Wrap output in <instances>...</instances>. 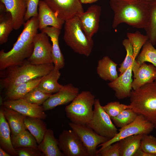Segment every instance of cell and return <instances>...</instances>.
I'll return each instance as SVG.
<instances>
[{
  "label": "cell",
  "mask_w": 156,
  "mask_h": 156,
  "mask_svg": "<svg viewBox=\"0 0 156 156\" xmlns=\"http://www.w3.org/2000/svg\"><path fill=\"white\" fill-rule=\"evenodd\" d=\"M22 31L12 48L5 52L0 51V70L21 64L29 58L34 49L33 40L38 33L39 22L37 17H33L23 25Z\"/></svg>",
  "instance_id": "cell-1"
},
{
  "label": "cell",
  "mask_w": 156,
  "mask_h": 156,
  "mask_svg": "<svg viewBox=\"0 0 156 156\" xmlns=\"http://www.w3.org/2000/svg\"><path fill=\"white\" fill-rule=\"evenodd\" d=\"M148 3L147 0H109L114 12L112 28L125 23L133 27L144 29L149 18Z\"/></svg>",
  "instance_id": "cell-2"
},
{
  "label": "cell",
  "mask_w": 156,
  "mask_h": 156,
  "mask_svg": "<svg viewBox=\"0 0 156 156\" xmlns=\"http://www.w3.org/2000/svg\"><path fill=\"white\" fill-rule=\"evenodd\" d=\"M53 63L36 65L27 60L20 64L8 67L4 70L0 80L1 88L8 91L21 84L44 76L54 68Z\"/></svg>",
  "instance_id": "cell-3"
},
{
  "label": "cell",
  "mask_w": 156,
  "mask_h": 156,
  "mask_svg": "<svg viewBox=\"0 0 156 156\" xmlns=\"http://www.w3.org/2000/svg\"><path fill=\"white\" fill-rule=\"evenodd\" d=\"M128 108L142 115L156 129V81L132 90Z\"/></svg>",
  "instance_id": "cell-4"
},
{
  "label": "cell",
  "mask_w": 156,
  "mask_h": 156,
  "mask_svg": "<svg viewBox=\"0 0 156 156\" xmlns=\"http://www.w3.org/2000/svg\"><path fill=\"white\" fill-rule=\"evenodd\" d=\"M64 39L66 44L75 52L88 56L94 44L82 30L79 18L75 16L65 22Z\"/></svg>",
  "instance_id": "cell-5"
},
{
  "label": "cell",
  "mask_w": 156,
  "mask_h": 156,
  "mask_svg": "<svg viewBox=\"0 0 156 156\" xmlns=\"http://www.w3.org/2000/svg\"><path fill=\"white\" fill-rule=\"evenodd\" d=\"M95 96L90 91H84L77 95L65 108L67 117L71 122L87 125L92 118Z\"/></svg>",
  "instance_id": "cell-6"
},
{
  "label": "cell",
  "mask_w": 156,
  "mask_h": 156,
  "mask_svg": "<svg viewBox=\"0 0 156 156\" xmlns=\"http://www.w3.org/2000/svg\"><path fill=\"white\" fill-rule=\"evenodd\" d=\"M92 117L87 124L95 132L109 139L118 133V129L103 109L98 99H95Z\"/></svg>",
  "instance_id": "cell-7"
},
{
  "label": "cell",
  "mask_w": 156,
  "mask_h": 156,
  "mask_svg": "<svg viewBox=\"0 0 156 156\" xmlns=\"http://www.w3.org/2000/svg\"><path fill=\"white\" fill-rule=\"evenodd\" d=\"M154 129L153 125L144 116L141 115H138L133 121L120 128L114 137L99 145L98 147H101L98 150H101L110 145L130 136L140 134H149Z\"/></svg>",
  "instance_id": "cell-8"
},
{
  "label": "cell",
  "mask_w": 156,
  "mask_h": 156,
  "mask_svg": "<svg viewBox=\"0 0 156 156\" xmlns=\"http://www.w3.org/2000/svg\"><path fill=\"white\" fill-rule=\"evenodd\" d=\"M68 125L81 139L89 156H96V148L99 146L109 140L98 134L86 125L78 124L72 122Z\"/></svg>",
  "instance_id": "cell-9"
},
{
  "label": "cell",
  "mask_w": 156,
  "mask_h": 156,
  "mask_svg": "<svg viewBox=\"0 0 156 156\" xmlns=\"http://www.w3.org/2000/svg\"><path fill=\"white\" fill-rule=\"evenodd\" d=\"M33 42V52L27 60L36 65L53 63L51 57L52 44L49 42L48 36L42 32L38 33L34 38Z\"/></svg>",
  "instance_id": "cell-10"
},
{
  "label": "cell",
  "mask_w": 156,
  "mask_h": 156,
  "mask_svg": "<svg viewBox=\"0 0 156 156\" xmlns=\"http://www.w3.org/2000/svg\"><path fill=\"white\" fill-rule=\"evenodd\" d=\"M59 147L65 156H89L81 139L72 129L64 130L58 140Z\"/></svg>",
  "instance_id": "cell-11"
},
{
  "label": "cell",
  "mask_w": 156,
  "mask_h": 156,
  "mask_svg": "<svg viewBox=\"0 0 156 156\" xmlns=\"http://www.w3.org/2000/svg\"><path fill=\"white\" fill-rule=\"evenodd\" d=\"M58 18L65 21L84 12L80 0H42Z\"/></svg>",
  "instance_id": "cell-12"
},
{
  "label": "cell",
  "mask_w": 156,
  "mask_h": 156,
  "mask_svg": "<svg viewBox=\"0 0 156 156\" xmlns=\"http://www.w3.org/2000/svg\"><path fill=\"white\" fill-rule=\"evenodd\" d=\"M101 11L100 6L92 5L86 12L77 16L82 30L90 40L92 39V37L99 29Z\"/></svg>",
  "instance_id": "cell-13"
},
{
  "label": "cell",
  "mask_w": 156,
  "mask_h": 156,
  "mask_svg": "<svg viewBox=\"0 0 156 156\" xmlns=\"http://www.w3.org/2000/svg\"><path fill=\"white\" fill-rule=\"evenodd\" d=\"M2 105L12 109L24 116L45 119L47 114L42 106L29 103L23 98L3 101Z\"/></svg>",
  "instance_id": "cell-14"
},
{
  "label": "cell",
  "mask_w": 156,
  "mask_h": 156,
  "mask_svg": "<svg viewBox=\"0 0 156 156\" xmlns=\"http://www.w3.org/2000/svg\"><path fill=\"white\" fill-rule=\"evenodd\" d=\"M79 90L78 88L71 83L63 86L59 91L52 94L43 103L44 110H51L71 102L79 94Z\"/></svg>",
  "instance_id": "cell-15"
},
{
  "label": "cell",
  "mask_w": 156,
  "mask_h": 156,
  "mask_svg": "<svg viewBox=\"0 0 156 156\" xmlns=\"http://www.w3.org/2000/svg\"><path fill=\"white\" fill-rule=\"evenodd\" d=\"M132 65L122 74L108 84V86L115 92V95L118 99L129 97L132 90Z\"/></svg>",
  "instance_id": "cell-16"
},
{
  "label": "cell",
  "mask_w": 156,
  "mask_h": 156,
  "mask_svg": "<svg viewBox=\"0 0 156 156\" xmlns=\"http://www.w3.org/2000/svg\"><path fill=\"white\" fill-rule=\"evenodd\" d=\"M37 17L40 30L49 26L61 29L65 22L57 17L42 0L39 2Z\"/></svg>",
  "instance_id": "cell-17"
},
{
  "label": "cell",
  "mask_w": 156,
  "mask_h": 156,
  "mask_svg": "<svg viewBox=\"0 0 156 156\" xmlns=\"http://www.w3.org/2000/svg\"><path fill=\"white\" fill-rule=\"evenodd\" d=\"M11 14L14 29H19L24 24V17L26 11V0H0Z\"/></svg>",
  "instance_id": "cell-18"
},
{
  "label": "cell",
  "mask_w": 156,
  "mask_h": 156,
  "mask_svg": "<svg viewBox=\"0 0 156 156\" xmlns=\"http://www.w3.org/2000/svg\"><path fill=\"white\" fill-rule=\"evenodd\" d=\"M60 30L58 28L48 26L41 30L46 34L52 43L51 57L54 67L60 70L64 66V59L61 51L59 44V38Z\"/></svg>",
  "instance_id": "cell-19"
},
{
  "label": "cell",
  "mask_w": 156,
  "mask_h": 156,
  "mask_svg": "<svg viewBox=\"0 0 156 156\" xmlns=\"http://www.w3.org/2000/svg\"><path fill=\"white\" fill-rule=\"evenodd\" d=\"M1 108L9 124L11 133V136H16L27 129L24 123L25 116L3 105Z\"/></svg>",
  "instance_id": "cell-20"
},
{
  "label": "cell",
  "mask_w": 156,
  "mask_h": 156,
  "mask_svg": "<svg viewBox=\"0 0 156 156\" xmlns=\"http://www.w3.org/2000/svg\"><path fill=\"white\" fill-rule=\"evenodd\" d=\"M38 148L45 156H64L58 146V142L54 137L53 131L48 129Z\"/></svg>",
  "instance_id": "cell-21"
},
{
  "label": "cell",
  "mask_w": 156,
  "mask_h": 156,
  "mask_svg": "<svg viewBox=\"0 0 156 156\" xmlns=\"http://www.w3.org/2000/svg\"><path fill=\"white\" fill-rule=\"evenodd\" d=\"M11 132L9 124L5 119L3 110H0V147L11 156H18L11 139Z\"/></svg>",
  "instance_id": "cell-22"
},
{
  "label": "cell",
  "mask_w": 156,
  "mask_h": 156,
  "mask_svg": "<svg viewBox=\"0 0 156 156\" xmlns=\"http://www.w3.org/2000/svg\"><path fill=\"white\" fill-rule=\"evenodd\" d=\"M156 68L153 64L144 62L139 67L136 77L133 81L132 87L133 90L155 80Z\"/></svg>",
  "instance_id": "cell-23"
},
{
  "label": "cell",
  "mask_w": 156,
  "mask_h": 156,
  "mask_svg": "<svg viewBox=\"0 0 156 156\" xmlns=\"http://www.w3.org/2000/svg\"><path fill=\"white\" fill-rule=\"evenodd\" d=\"M59 70L54 66L49 73L43 77L38 88L44 92L51 94L59 91L63 86L58 82L61 75Z\"/></svg>",
  "instance_id": "cell-24"
},
{
  "label": "cell",
  "mask_w": 156,
  "mask_h": 156,
  "mask_svg": "<svg viewBox=\"0 0 156 156\" xmlns=\"http://www.w3.org/2000/svg\"><path fill=\"white\" fill-rule=\"evenodd\" d=\"M118 64L108 56H105L98 62L96 72L104 80L112 81L118 77L116 67Z\"/></svg>",
  "instance_id": "cell-25"
},
{
  "label": "cell",
  "mask_w": 156,
  "mask_h": 156,
  "mask_svg": "<svg viewBox=\"0 0 156 156\" xmlns=\"http://www.w3.org/2000/svg\"><path fill=\"white\" fill-rule=\"evenodd\" d=\"M43 77L19 84L11 90L5 92L4 96V101L22 98L29 92L37 87Z\"/></svg>",
  "instance_id": "cell-26"
},
{
  "label": "cell",
  "mask_w": 156,
  "mask_h": 156,
  "mask_svg": "<svg viewBox=\"0 0 156 156\" xmlns=\"http://www.w3.org/2000/svg\"><path fill=\"white\" fill-rule=\"evenodd\" d=\"M143 135H132L119 140L120 156H134L140 147Z\"/></svg>",
  "instance_id": "cell-27"
},
{
  "label": "cell",
  "mask_w": 156,
  "mask_h": 156,
  "mask_svg": "<svg viewBox=\"0 0 156 156\" xmlns=\"http://www.w3.org/2000/svg\"><path fill=\"white\" fill-rule=\"evenodd\" d=\"M42 119L25 116L24 123L27 129L35 138L39 144L42 141L47 131V125Z\"/></svg>",
  "instance_id": "cell-28"
},
{
  "label": "cell",
  "mask_w": 156,
  "mask_h": 156,
  "mask_svg": "<svg viewBox=\"0 0 156 156\" xmlns=\"http://www.w3.org/2000/svg\"><path fill=\"white\" fill-rule=\"evenodd\" d=\"M0 44L2 45L7 42L8 36L14 27L10 13L6 11L5 7L0 8Z\"/></svg>",
  "instance_id": "cell-29"
},
{
  "label": "cell",
  "mask_w": 156,
  "mask_h": 156,
  "mask_svg": "<svg viewBox=\"0 0 156 156\" xmlns=\"http://www.w3.org/2000/svg\"><path fill=\"white\" fill-rule=\"evenodd\" d=\"M148 7V21L144 29L149 41L154 46L156 43V0L149 1Z\"/></svg>",
  "instance_id": "cell-30"
},
{
  "label": "cell",
  "mask_w": 156,
  "mask_h": 156,
  "mask_svg": "<svg viewBox=\"0 0 156 156\" xmlns=\"http://www.w3.org/2000/svg\"><path fill=\"white\" fill-rule=\"evenodd\" d=\"M122 44L126 51V55L123 61L120 64L118 69L120 73L119 75L122 74L130 66L133 65L132 69L138 68L140 66L137 63L136 59L133 57V48L130 42L128 39H125L122 41Z\"/></svg>",
  "instance_id": "cell-31"
},
{
  "label": "cell",
  "mask_w": 156,
  "mask_h": 156,
  "mask_svg": "<svg viewBox=\"0 0 156 156\" xmlns=\"http://www.w3.org/2000/svg\"><path fill=\"white\" fill-rule=\"evenodd\" d=\"M12 145L14 148L24 147L38 148L36 140L30 132L26 130L14 137L11 136Z\"/></svg>",
  "instance_id": "cell-32"
},
{
  "label": "cell",
  "mask_w": 156,
  "mask_h": 156,
  "mask_svg": "<svg viewBox=\"0 0 156 156\" xmlns=\"http://www.w3.org/2000/svg\"><path fill=\"white\" fill-rule=\"evenodd\" d=\"M136 61L140 66L143 63L148 62L156 68V49L148 40L143 46L142 50Z\"/></svg>",
  "instance_id": "cell-33"
},
{
  "label": "cell",
  "mask_w": 156,
  "mask_h": 156,
  "mask_svg": "<svg viewBox=\"0 0 156 156\" xmlns=\"http://www.w3.org/2000/svg\"><path fill=\"white\" fill-rule=\"evenodd\" d=\"M138 115L132 109L128 108L111 119L116 127L121 128L133 121Z\"/></svg>",
  "instance_id": "cell-34"
},
{
  "label": "cell",
  "mask_w": 156,
  "mask_h": 156,
  "mask_svg": "<svg viewBox=\"0 0 156 156\" xmlns=\"http://www.w3.org/2000/svg\"><path fill=\"white\" fill-rule=\"evenodd\" d=\"M127 36L132 45L133 57L135 59L141 48L148 40V37L146 35H144L138 31L134 33L128 32Z\"/></svg>",
  "instance_id": "cell-35"
},
{
  "label": "cell",
  "mask_w": 156,
  "mask_h": 156,
  "mask_svg": "<svg viewBox=\"0 0 156 156\" xmlns=\"http://www.w3.org/2000/svg\"><path fill=\"white\" fill-rule=\"evenodd\" d=\"M51 94L42 92L37 87L27 94L22 98L31 103L40 105Z\"/></svg>",
  "instance_id": "cell-36"
},
{
  "label": "cell",
  "mask_w": 156,
  "mask_h": 156,
  "mask_svg": "<svg viewBox=\"0 0 156 156\" xmlns=\"http://www.w3.org/2000/svg\"><path fill=\"white\" fill-rule=\"evenodd\" d=\"M140 148L144 151L156 156V138L149 134H143Z\"/></svg>",
  "instance_id": "cell-37"
},
{
  "label": "cell",
  "mask_w": 156,
  "mask_h": 156,
  "mask_svg": "<svg viewBox=\"0 0 156 156\" xmlns=\"http://www.w3.org/2000/svg\"><path fill=\"white\" fill-rule=\"evenodd\" d=\"M105 111L111 118L116 117L123 110L128 108V105L120 103L119 102H111L102 106Z\"/></svg>",
  "instance_id": "cell-38"
},
{
  "label": "cell",
  "mask_w": 156,
  "mask_h": 156,
  "mask_svg": "<svg viewBox=\"0 0 156 156\" xmlns=\"http://www.w3.org/2000/svg\"><path fill=\"white\" fill-rule=\"evenodd\" d=\"M96 156H120L119 142L110 145L100 150H97Z\"/></svg>",
  "instance_id": "cell-39"
},
{
  "label": "cell",
  "mask_w": 156,
  "mask_h": 156,
  "mask_svg": "<svg viewBox=\"0 0 156 156\" xmlns=\"http://www.w3.org/2000/svg\"><path fill=\"white\" fill-rule=\"evenodd\" d=\"M39 0H26V11L24 17L27 21L33 17H37Z\"/></svg>",
  "instance_id": "cell-40"
},
{
  "label": "cell",
  "mask_w": 156,
  "mask_h": 156,
  "mask_svg": "<svg viewBox=\"0 0 156 156\" xmlns=\"http://www.w3.org/2000/svg\"><path fill=\"white\" fill-rule=\"evenodd\" d=\"M19 156H44L38 148L31 147H20L15 148Z\"/></svg>",
  "instance_id": "cell-41"
},
{
  "label": "cell",
  "mask_w": 156,
  "mask_h": 156,
  "mask_svg": "<svg viewBox=\"0 0 156 156\" xmlns=\"http://www.w3.org/2000/svg\"><path fill=\"white\" fill-rule=\"evenodd\" d=\"M134 156H155L143 151L140 148L136 152Z\"/></svg>",
  "instance_id": "cell-42"
},
{
  "label": "cell",
  "mask_w": 156,
  "mask_h": 156,
  "mask_svg": "<svg viewBox=\"0 0 156 156\" xmlns=\"http://www.w3.org/2000/svg\"><path fill=\"white\" fill-rule=\"evenodd\" d=\"M0 156H11V155L0 147Z\"/></svg>",
  "instance_id": "cell-43"
},
{
  "label": "cell",
  "mask_w": 156,
  "mask_h": 156,
  "mask_svg": "<svg viewBox=\"0 0 156 156\" xmlns=\"http://www.w3.org/2000/svg\"><path fill=\"white\" fill-rule=\"evenodd\" d=\"M82 4L91 3L96 2L98 0H80Z\"/></svg>",
  "instance_id": "cell-44"
},
{
  "label": "cell",
  "mask_w": 156,
  "mask_h": 156,
  "mask_svg": "<svg viewBox=\"0 0 156 156\" xmlns=\"http://www.w3.org/2000/svg\"><path fill=\"white\" fill-rule=\"evenodd\" d=\"M155 80L156 81V73L155 75Z\"/></svg>",
  "instance_id": "cell-45"
},
{
  "label": "cell",
  "mask_w": 156,
  "mask_h": 156,
  "mask_svg": "<svg viewBox=\"0 0 156 156\" xmlns=\"http://www.w3.org/2000/svg\"><path fill=\"white\" fill-rule=\"evenodd\" d=\"M148 0V1H151V0Z\"/></svg>",
  "instance_id": "cell-46"
}]
</instances>
